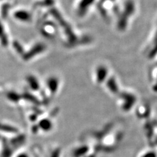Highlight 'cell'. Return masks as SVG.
I'll use <instances>...</instances> for the list:
<instances>
[{
  "label": "cell",
  "instance_id": "7a4b0ae2",
  "mask_svg": "<svg viewBox=\"0 0 157 157\" xmlns=\"http://www.w3.org/2000/svg\"><path fill=\"white\" fill-rule=\"evenodd\" d=\"M109 81L111 84H107V92L109 93V95H115V94H117L119 92L120 87V82L119 78H117L116 75H113L112 73L107 79Z\"/></svg>",
  "mask_w": 157,
  "mask_h": 157
},
{
  "label": "cell",
  "instance_id": "3957f363",
  "mask_svg": "<svg viewBox=\"0 0 157 157\" xmlns=\"http://www.w3.org/2000/svg\"><path fill=\"white\" fill-rule=\"evenodd\" d=\"M138 157H157V152L155 149H145L141 151Z\"/></svg>",
  "mask_w": 157,
  "mask_h": 157
},
{
  "label": "cell",
  "instance_id": "6da1fadb",
  "mask_svg": "<svg viewBox=\"0 0 157 157\" xmlns=\"http://www.w3.org/2000/svg\"><path fill=\"white\" fill-rule=\"evenodd\" d=\"M111 74V71L110 68H108V67L104 64H100L93 70L92 79L96 85H103L102 83L107 81Z\"/></svg>",
  "mask_w": 157,
  "mask_h": 157
}]
</instances>
